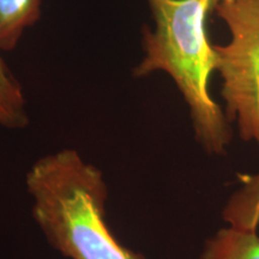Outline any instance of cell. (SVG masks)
Returning <instances> with one entry per match:
<instances>
[{
	"instance_id": "7",
	"label": "cell",
	"mask_w": 259,
	"mask_h": 259,
	"mask_svg": "<svg viewBox=\"0 0 259 259\" xmlns=\"http://www.w3.org/2000/svg\"><path fill=\"white\" fill-rule=\"evenodd\" d=\"M28 125L29 115L23 89L0 56V126L21 130Z\"/></svg>"
},
{
	"instance_id": "2",
	"label": "cell",
	"mask_w": 259,
	"mask_h": 259,
	"mask_svg": "<svg viewBox=\"0 0 259 259\" xmlns=\"http://www.w3.org/2000/svg\"><path fill=\"white\" fill-rule=\"evenodd\" d=\"M153 15V30L143 28L144 58L134 77L163 71L174 80L189 107L198 144L209 155H223L233 130L209 92L216 56L205 31L210 9L203 0H147Z\"/></svg>"
},
{
	"instance_id": "3",
	"label": "cell",
	"mask_w": 259,
	"mask_h": 259,
	"mask_svg": "<svg viewBox=\"0 0 259 259\" xmlns=\"http://www.w3.org/2000/svg\"><path fill=\"white\" fill-rule=\"evenodd\" d=\"M213 11L231 34L226 45H213L225 114L259 148V0H220Z\"/></svg>"
},
{
	"instance_id": "5",
	"label": "cell",
	"mask_w": 259,
	"mask_h": 259,
	"mask_svg": "<svg viewBox=\"0 0 259 259\" xmlns=\"http://www.w3.org/2000/svg\"><path fill=\"white\" fill-rule=\"evenodd\" d=\"M240 186L222 209V219L231 226L258 231L259 228V173L239 174Z\"/></svg>"
},
{
	"instance_id": "8",
	"label": "cell",
	"mask_w": 259,
	"mask_h": 259,
	"mask_svg": "<svg viewBox=\"0 0 259 259\" xmlns=\"http://www.w3.org/2000/svg\"><path fill=\"white\" fill-rule=\"evenodd\" d=\"M203 2H205L206 4H208L210 11H213V10H215V8H216V5L219 4L220 0H203Z\"/></svg>"
},
{
	"instance_id": "1",
	"label": "cell",
	"mask_w": 259,
	"mask_h": 259,
	"mask_svg": "<svg viewBox=\"0 0 259 259\" xmlns=\"http://www.w3.org/2000/svg\"><path fill=\"white\" fill-rule=\"evenodd\" d=\"M31 215L48 244L67 259H147L116 239L106 220L102 170L74 149L38 158L25 174Z\"/></svg>"
},
{
	"instance_id": "6",
	"label": "cell",
	"mask_w": 259,
	"mask_h": 259,
	"mask_svg": "<svg viewBox=\"0 0 259 259\" xmlns=\"http://www.w3.org/2000/svg\"><path fill=\"white\" fill-rule=\"evenodd\" d=\"M42 0H0V51H14L25 29L40 19Z\"/></svg>"
},
{
	"instance_id": "4",
	"label": "cell",
	"mask_w": 259,
	"mask_h": 259,
	"mask_svg": "<svg viewBox=\"0 0 259 259\" xmlns=\"http://www.w3.org/2000/svg\"><path fill=\"white\" fill-rule=\"evenodd\" d=\"M199 259H259L258 231L228 225L204 244Z\"/></svg>"
}]
</instances>
